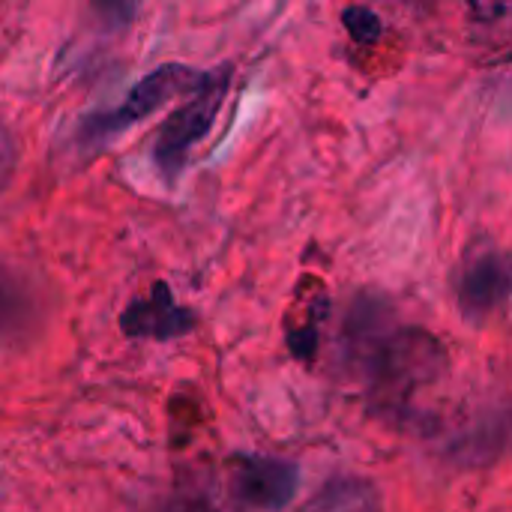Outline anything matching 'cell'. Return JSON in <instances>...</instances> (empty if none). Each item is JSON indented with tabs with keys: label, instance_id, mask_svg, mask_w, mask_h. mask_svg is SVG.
Returning a JSON list of instances; mask_svg holds the SVG:
<instances>
[{
	"label": "cell",
	"instance_id": "1",
	"mask_svg": "<svg viewBox=\"0 0 512 512\" xmlns=\"http://www.w3.org/2000/svg\"><path fill=\"white\" fill-rule=\"evenodd\" d=\"M348 342L375 405L390 411H405L447 366V354L432 333L390 324L387 312H378L372 300L354 309Z\"/></svg>",
	"mask_w": 512,
	"mask_h": 512
},
{
	"label": "cell",
	"instance_id": "2",
	"mask_svg": "<svg viewBox=\"0 0 512 512\" xmlns=\"http://www.w3.org/2000/svg\"><path fill=\"white\" fill-rule=\"evenodd\" d=\"M228 87H231L228 66L207 72L201 87L159 126L156 141H153V162H156L159 174L165 177V183H174L180 177L192 147L210 135L213 123L225 105Z\"/></svg>",
	"mask_w": 512,
	"mask_h": 512
},
{
	"label": "cell",
	"instance_id": "3",
	"mask_svg": "<svg viewBox=\"0 0 512 512\" xmlns=\"http://www.w3.org/2000/svg\"><path fill=\"white\" fill-rule=\"evenodd\" d=\"M207 72L201 69H192V66H183V63H165V66H156L153 72H147L129 93L126 99L111 108V111H99L93 117L84 120L81 126V135L84 141H108L114 135H123L129 126H135L138 120L156 114L162 105H168L174 96H192L201 81H204Z\"/></svg>",
	"mask_w": 512,
	"mask_h": 512
},
{
	"label": "cell",
	"instance_id": "4",
	"mask_svg": "<svg viewBox=\"0 0 512 512\" xmlns=\"http://www.w3.org/2000/svg\"><path fill=\"white\" fill-rule=\"evenodd\" d=\"M512 300V255L495 243L474 246L456 273V303L462 318L486 321Z\"/></svg>",
	"mask_w": 512,
	"mask_h": 512
},
{
	"label": "cell",
	"instance_id": "5",
	"mask_svg": "<svg viewBox=\"0 0 512 512\" xmlns=\"http://www.w3.org/2000/svg\"><path fill=\"white\" fill-rule=\"evenodd\" d=\"M297 483H300V468L288 459L249 456V453L231 459V489L252 510H285L297 495Z\"/></svg>",
	"mask_w": 512,
	"mask_h": 512
},
{
	"label": "cell",
	"instance_id": "6",
	"mask_svg": "<svg viewBox=\"0 0 512 512\" xmlns=\"http://www.w3.org/2000/svg\"><path fill=\"white\" fill-rule=\"evenodd\" d=\"M192 327H195V312L174 300L168 282H153L150 294L132 300L120 315V330L129 339L168 342L186 336Z\"/></svg>",
	"mask_w": 512,
	"mask_h": 512
},
{
	"label": "cell",
	"instance_id": "7",
	"mask_svg": "<svg viewBox=\"0 0 512 512\" xmlns=\"http://www.w3.org/2000/svg\"><path fill=\"white\" fill-rule=\"evenodd\" d=\"M306 512H381V495L363 477H336L309 501Z\"/></svg>",
	"mask_w": 512,
	"mask_h": 512
},
{
	"label": "cell",
	"instance_id": "8",
	"mask_svg": "<svg viewBox=\"0 0 512 512\" xmlns=\"http://www.w3.org/2000/svg\"><path fill=\"white\" fill-rule=\"evenodd\" d=\"M33 318H36V303L30 288L18 273L0 267V342L27 333Z\"/></svg>",
	"mask_w": 512,
	"mask_h": 512
},
{
	"label": "cell",
	"instance_id": "9",
	"mask_svg": "<svg viewBox=\"0 0 512 512\" xmlns=\"http://www.w3.org/2000/svg\"><path fill=\"white\" fill-rule=\"evenodd\" d=\"M300 309L306 312L294 327H288V348L297 360L309 363L318 351V336H321V321H324V312H327V294H324V285L312 288L309 300L300 303Z\"/></svg>",
	"mask_w": 512,
	"mask_h": 512
},
{
	"label": "cell",
	"instance_id": "10",
	"mask_svg": "<svg viewBox=\"0 0 512 512\" xmlns=\"http://www.w3.org/2000/svg\"><path fill=\"white\" fill-rule=\"evenodd\" d=\"M342 24L351 33V39L363 42V45H372L381 36V18L369 6H348L342 12Z\"/></svg>",
	"mask_w": 512,
	"mask_h": 512
}]
</instances>
